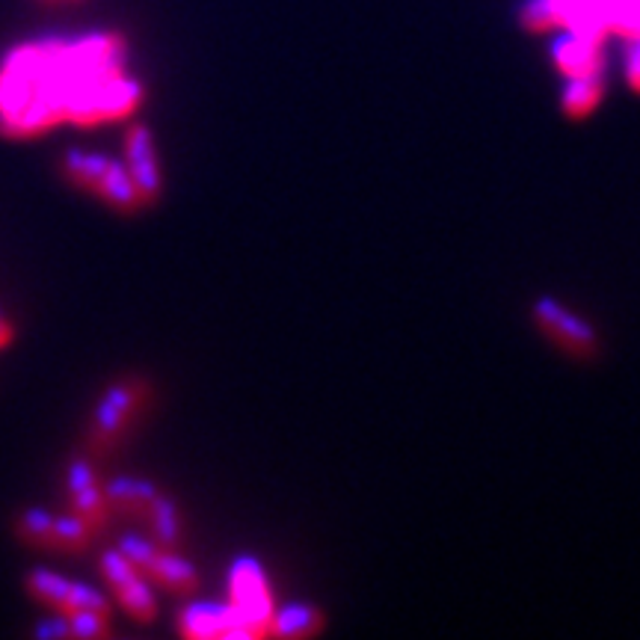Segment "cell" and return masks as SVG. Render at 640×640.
<instances>
[{
  "mask_svg": "<svg viewBox=\"0 0 640 640\" xmlns=\"http://www.w3.org/2000/svg\"><path fill=\"white\" fill-rule=\"evenodd\" d=\"M148 379L128 377L113 383L95 403L93 421L86 431V454L89 457H105L116 442L122 439L128 424L137 419V412L148 403Z\"/></svg>",
  "mask_w": 640,
  "mask_h": 640,
  "instance_id": "cell-1",
  "label": "cell"
},
{
  "mask_svg": "<svg viewBox=\"0 0 640 640\" xmlns=\"http://www.w3.org/2000/svg\"><path fill=\"white\" fill-rule=\"evenodd\" d=\"M229 605L238 614V638H264L270 635L274 619V593L255 557H238L229 572Z\"/></svg>",
  "mask_w": 640,
  "mask_h": 640,
  "instance_id": "cell-2",
  "label": "cell"
},
{
  "mask_svg": "<svg viewBox=\"0 0 640 640\" xmlns=\"http://www.w3.org/2000/svg\"><path fill=\"white\" fill-rule=\"evenodd\" d=\"M534 321L543 329V336L552 338L564 353L576 359H596L599 333L560 300L540 297L534 303Z\"/></svg>",
  "mask_w": 640,
  "mask_h": 640,
  "instance_id": "cell-3",
  "label": "cell"
},
{
  "mask_svg": "<svg viewBox=\"0 0 640 640\" xmlns=\"http://www.w3.org/2000/svg\"><path fill=\"white\" fill-rule=\"evenodd\" d=\"M125 164L131 179L137 184L143 205L158 202L164 176H160L158 155H155V137L146 125H131L125 134Z\"/></svg>",
  "mask_w": 640,
  "mask_h": 640,
  "instance_id": "cell-4",
  "label": "cell"
},
{
  "mask_svg": "<svg viewBox=\"0 0 640 640\" xmlns=\"http://www.w3.org/2000/svg\"><path fill=\"white\" fill-rule=\"evenodd\" d=\"M179 631L184 638L238 640V614L220 602H193L179 614Z\"/></svg>",
  "mask_w": 640,
  "mask_h": 640,
  "instance_id": "cell-5",
  "label": "cell"
},
{
  "mask_svg": "<svg viewBox=\"0 0 640 640\" xmlns=\"http://www.w3.org/2000/svg\"><path fill=\"white\" fill-rule=\"evenodd\" d=\"M101 490H105L110 514L128 516V519H146L148 507L158 498L155 483L143 481V478H125V474L107 481Z\"/></svg>",
  "mask_w": 640,
  "mask_h": 640,
  "instance_id": "cell-6",
  "label": "cell"
},
{
  "mask_svg": "<svg viewBox=\"0 0 640 640\" xmlns=\"http://www.w3.org/2000/svg\"><path fill=\"white\" fill-rule=\"evenodd\" d=\"M555 63L567 77H576V74H602V48H599V39L593 36H584V33H567L555 43Z\"/></svg>",
  "mask_w": 640,
  "mask_h": 640,
  "instance_id": "cell-7",
  "label": "cell"
},
{
  "mask_svg": "<svg viewBox=\"0 0 640 640\" xmlns=\"http://www.w3.org/2000/svg\"><path fill=\"white\" fill-rule=\"evenodd\" d=\"M152 581H158L160 588L176 593V596H190L200 588V576H196V567L188 564L184 557H179L172 548H160V555L155 557L152 564V572H148Z\"/></svg>",
  "mask_w": 640,
  "mask_h": 640,
  "instance_id": "cell-8",
  "label": "cell"
},
{
  "mask_svg": "<svg viewBox=\"0 0 640 640\" xmlns=\"http://www.w3.org/2000/svg\"><path fill=\"white\" fill-rule=\"evenodd\" d=\"M95 193L105 202H110L116 210L122 214H134V210L143 208V200H140V190L128 172V164H119V160H110L105 169V176L98 181Z\"/></svg>",
  "mask_w": 640,
  "mask_h": 640,
  "instance_id": "cell-9",
  "label": "cell"
},
{
  "mask_svg": "<svg viewBox=\"0 0 640 640\" xmlns=\"http://www.w3.org/2000/svg\"><path fill=\"white\" fill-rule=\"evenodd\" d=\"M326 617L315 605L294 602L282 611H274L270 619V635L276 638H315L317 631H324Z\"/></svg>",
  "mask_w": 640,
  "mask_h": 640,
  "instance_id": "cell-10",
  "label": "cell"
},
{
  "mask_svg": "<svg viewBox=\"0 0 640 640\" xmlns=\"http://www.w3.org/2000/svg\"><path fill=\"white\" fill-rule=\"evenodd\" d=\"M602 95H605L602 74H576V77H569L560 107L569 119H584L602 105Z\"/></svg>",
  "mask_w": 640,
  "mask_h": 640,
  "instance_id": "cell-11",
  "label": "cell"
},
{
  "mask_svg": "<svg viewBox=\"0 0 640 640\" xmlns=\"http://www.w3.org/2000/svg\"><path fill=\"white\" fill-rule=\"evenodd\" d=\"M148 526H152V534H155V543L160 548H179L181 543V514L179 504L172 502L169 495H160L148 507Z\"/></svg>",
  "mask_w": 640,
  "mask_h": 640,
  "instance_id": "cell-12",
  "label": "cell"
},
{
  "mask_svg": "<svg viewBox=\"0 0 640 640\" xmlns=\"http://www.w3.org/2000/svg\"><path fill=\"white\" fill-rule=\"evenodd\" d=\"M107 164H110V158H105V155L81 152V148H72V152H65L63 155L65 179L72 181V184H77V188L93 190V193L95 188H98L101 176H105Z\"/></svg>",
  "mask_w": 640,
  "mask_h": 640,
  "instance_id": "cell-13",
  "label": "cell"
},
{
  "mask_svg": "<svg viewBox=\"0 0 640 640\" xmlns=\"http://www.w3.org/2000/svg\"><path fill=\"white\" fill-rule=\"evenodd\" d=\"M93 528L86 526L81 516L65 514L53 516V552H65V555H81L93 543Z\"/></svg>",
  "mask_w": 640,
  "mask_h": 640,
  "instance_id": "cell-14",
  "label": "cell"
},
{
  "mask_svg": "<svg viewBox=\"0 0 640 640\" xmlns=\"http://www.w3.org/2000/svg\"><path fill=\"white\" fill-rule=\"evenodd\" d=\"M24 588L36 602H43L53 611H65V602H69V590H72V581L57 572H48V569H33Z\"/></svg>",
  "mask_w": 640,
  "mask_h": 640,
  "instance_id": "cell-15",
  "label": "cell"
},
{
  "mask_svg": "<svg viewBox=\"0 0 640 640\" xmlns=\"http://www.w3.org/2000/svg\"><path fill=\"white\" fill-rule=\"evenodd\" d=\"M69 502H72L74 514L81 516L86 526L93 528V534H101V531H105L107 519H110V507H107L101 481L93 483V486H86L81 493L69 495Z\"/></svg>",
  "mask_w": 640,
  "mask_h": 640,
  "instance_id": "cell-16",
  "label": "cell"
},
{
  "mask_svg": "<svg viewBox=\"0 0 640 640\" xmlns=\"http://www.w3.org/2000/svg\"><path fill=\"white\" fill-rule=\"evenodd\" d=\"M15 534L27 546L53 552V516L45 507H31L15 519Z\"/></svg>",
  "mask_w": 640,
  "mask_h": 640,
  "instance_id": "cell-17",
  "label": "cell"
},
{
  "mask_svg": "<svg viewBox=\"0 0 640 640\" xmlns=\"http://www.w3.org/2000/svg\"><path fill=\"white\" fill-rule=\"evenodd\" d=\"M116 596H119V605L137 619V623H155V617H158V602H155V596H152V590H148L143 578L131 581L128 588L116 590Z\"/></svg>",
  "mask_w": 640,
  "mask_h": 640,
  "instance_id": "cell-18",
  "label": "cell"
},
{
  "mask_svg": "<svg viewBox=\"0 0 640 640\" xmlns=\"http://www.w3.org/2000/svg\"><path fill=\"white\" fill-rule=\"evenodd\" d=\"M65 617H69L72 638L77 640H105L113 635L110 614H101V611H65Z\"/></svg>",
  "mask_w": 640,
  "mask_h": 640,
  "instance_id": "cell-19",
  "label": "cell"
},
{
  "mask_svg": "<svg viewBox=\"0 0 640 640\" xmlns=\"http://www.w3.org/2000/svg\"><path fill=\"white\" fill-rule=\"evenodd\" d=\"M101 572H105V578L110 581V588L113 590H122L128 588L131 581H137L140 576V569L128 560L119 548H110V552H105L101 555Z\"/></svg>",
  "mask_w": 640,
  "mask_h": 640,
  "instance_id": "cell-20",
  "label": "cell"
},
{
  "mask_svg": "<svg viewBox=\"0 0 640 640\" xmlns=\"http://www.w3.org/2000/svg\"><path fill=\"white\" fill-rule=\"evenodd\" d=\"M119 552L134 564V567L143 572V576H148L152 572V564H155V557L160 555V546L158 543H152V540H143V536L137 534H125L122 540H119Z\"/></svg>",
  "mask_w": 640,
  "mask_h": 640,
  "instance_id": "cell-21",
  "label": "cell"
},
{
  "mask_svg": "<svg viewBox=\"0 0 640 640\" xmlns=\"http://www.w3.org/2000/svg\"><path fill=\"white\" fill-rule=\"evenodd\" d=\"M65 611H101V614H110V602H107V599L101 596L98 590L72 581L69 602H65Z\"/></svg>",
  "mask_w": 640,
  "mask_h": 640,
  "instance_id": "cell-22",
  "label": "cell"
},
{
  "mask_svg": "<svg viewBox=\"0 0 640 640\" xmlns=\"http://www.w3.org/2000/svg\"><path fill=\"white\" fill-rule=\"evenodd\" d=\"M93 483H98V469H95L93 457L86 454V457L72 460L69 472H65V490H69V495L81 493V490L93 486Z\"/></svg>",
  "mask_w": 640,
  "mask_h": 640,
  "instance_id": "cell-23",
  "label": "cell"
},
{
  "mask_svg": "<svg viewBox=\"0 0 640 640\" xmlns=\"http://www.w3.org/2000/svg\"><path fill=\"white\" fill-rule=\"evenodd\" d=\"M36 638H72V629H69V617H65V611H57L53 617L43 619L36 629H33Z\"/></svg>",
  "mask_w": 640,
  "mask_h": 640,
  "instance_id": "cell-24",
  "label": "cell"
},
{
  "mask_svg": "<svg viewBox=\"0 0 640 640\" xmlns=\"http://www.w3.org/2000/svg\"><path fill=\"white\" fill-rule=\"evenodd\" d=\"M626 81L635 93H640V36L635 39V45L626 53Z\"/></svg>",
  "mask_w": 640,
  "mask_h": 640,
  "instance_id": "cell-25",
  "label": "cell"
},
{
  "mask_svg": "<svg viewBox=\"0 0 640 640\" xmlns=\"http://www.w3.org/2000/svg\"><path fill=\"white\" fill-rule=\"evenodd\" d=\"M12 341V326L0 317V347H7Z\"/></svg>",
  "mask_w": 640,
  "mask_h": 640,
  "instance_id": "cell-26",
  "label": "cell"
}]
</instances>
